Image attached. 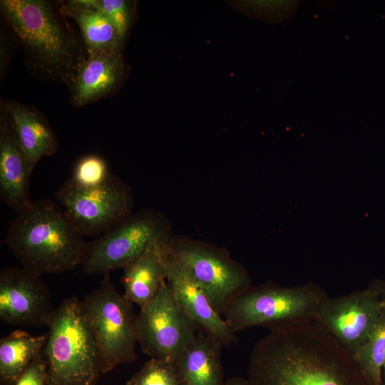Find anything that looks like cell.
<instances>
[{
	"instance_id": "22",
	"label": "cell",
	"mask_w": 385,
	"mask_h": 385,
	"mask_svg": "<svg viewBox=\"0 0 385 385\" xmlns=\"http://www.w3.org/2000/svg\"><path fill=\"white\" fill-rule=\"evenodd\" d=\"M112 175L103 158L89 154L76 161L68 180L76 187L89 189L104 185Z\"/></svg>"
},
{
	"instance_id": "7",
	"label": "cell",
	"mask_w": 385,
	"mask_h": 385,
	"mask_svg": "<svg viewBox=\"0 0 385 385\" xmlns=\"http://www.w3.org/2000/svg\"><path fill=\"white\" fill-rule=\"evenodd\" d=\"M82 306L101 359V374L138 358L136 317L133 304L113 286L110 274L86 294Z\"/></svg>"
},
{
	"instance_id": "23",
	"label": "cell",
	"mask_w": 385,
	"mask_h": 385,
	"mask_svg": "<svg viewBox=\"0 0 385 385\" xmlns=\"http://www.w3.org/2000/svg\"><path fill=\"white\" fill-rule=\"evenodd\" d=\"M126 385H180L174 362L151 358Z\"/></svg>"
},
{
	"instance_id": "28",
	"label": "cell",
	"mask_w": 385,
	"mask_h": 385,
	"mask_svg": "<svg viewBox=\"0 0 385 385\" xmlns=\"http://www.w3.org/2000/svg\"><path fill=\"white\" fill-rule=\"evenodd\" d=\"M225 385H247L246 379L240 376L230 378Z\"/></svg>"
},
{
	"instance_id": "18",
	"label": "cell",
	"mask_w": 385,
	"mask_h": 385,
	"mask_svg": "<svg viewBox=\"0 0 385 385\" xmlns=\"http://www.w3.org/2000/svg\"><path fill=\"white\" fill-rule=\"evenodd\" d=\"M9 113L19 141L35 165L43 157L53 155L58 147L57 138L43 115L19 102L1 101Z\"/></svg>"
},
{
	"instance_id": "1",
	"label": "cell",
	"mask_w": 385,
	"mask_h": 385,
	"mask_svg": "<svg viewBox=\"0 0 385 385\" xmlns=\"http://www.w3.org/2000/svg\"><path fill=\"white\" fill-rule=\"evenodd\" d=\"M247 385H369L352 356L315 322L269 331L251 351Z\"/></svg>"
},
{
	"instance_id": "15",
	"label": "cell",
	"mask_w": 385,
	"mask_h": 385,
	"mask_svg": "<svg viewBox=\"0 0 385 385\" xmlns=\"http://www.w3.org/2000/svg\"><path fill=\"white\" fill-rule=\"evenodd\" d=\"M128 73L121 48L89 54L71 88L72 103L79 107L113 94Z\"/></svg>"
},
{
	"instance_id": "17",
	"label": "cell",
	"mask_w": 385,
	"mask_h": 385,
	"mask_svg": "<svg viewBox=\"0 0 385 385\" xmlns=\"http://www.w3.org/2000/svg\"><path fill=\"white\" fill-rule=\"evenodd\" d=\"M167 240L153 245L140 258L123 269V295L140 309L153 299L166 281L164 242Z\"/></svg>"
},
{
	"instance_id": "25",
	"label": "cell",
	"mask_w": 385,
	"mask_h": 385,
	"mask_svg": "<svg viewBox=\"0 0 385 385\" xmlns=\"http://www.w3.org/2000/svg\"><path fill=\"white\" fill-rule=\"evenodd\" d=\"M298 6L297 1H250L238 3V9L244 13L272 21L292 16Z\"/></svg>"
},
{
	"instance_id": "5",
	"label": "cell",
	"mask_w": 385,
	"mask_h": 385,
	"mask_svg": "<svg viewBox=\"0 0 385 385\" xmlns=\"http://www.w3.org/2000/svg\"><path fill=\"white\" fill-rule=\"evenodd\" d=\"M47 334L46 385H96L101 374L100 355L78 297L63 299Z\"/></svg>"
},
{
	"instance_id": "2",
	"label": "cell",
	"mask_w": 385,
	"mask_h": 385,
	"mask_svg": "<svg viewBox=\"0 0 385 385\" xmlns=\"http://www.w3.org/2000/svg\"><path fill=\"white\" fill-rule=\"evenodd\" d=\"M1 10L25 51L30 66L70 88L88 58L87 48L68 22L64 3L3 0Z\"/></svg>"
},
{
	"instance_id": "6",
	"label": "cell",
	"mask_w": 385,
	"mask_h": 385,
	"mask_svg": "<svg viewBox=\"0 0 385 385\" xmlns=\"http://www.w3.org/2000/svg\"><path fill=\"white\" fill-rule=\"evenodd\" d=\"M165 247L222 316L230 302L252 285L246 267L224 247L182 235H172Z\"/></svg>"
},
{
	"instance_id": "3",
	"label": "cell",
	"mask_w": 385,
	"mask_h": 385,
	"mask_svg": "<svg viewBox=\"0 0 385 385\" xmlns=\"http://www.w3.org/2000/svg\"><path fill=\"white\" fill-rule=\"evenodd\" d=\"M3 242L21 267L40 276L81 266L87 245L60 205L48 198L17 212Z\"/></svg>"
},
{
	"instance_id": "20",
	"label": "cell",
	"mask_w": 385,
	"mask_h": 385,
	"mask_svg": "<svg viewBox=\"0 0 385 385\" xmlns=\"http://www.w3.org/2000/svg\"><path fill=\"white\" fill-rule=\"evenodd\" d=\"M68 16L78 24L89 54L121 48L124 38L101 11L83 5L79 0L64 3Z\"/></svg>"
},
{
	"instance_id": "10",
	"label": "cell",
	"mask_w": 385,
	"mask_h": 385,
	"mask_svg": "<svg viewBox=\"0 0 385 385\" xmlns=\"http://www.w3.org/2000/svg\"><path fill=\"white\" fill-rule=\"evenodd\" d=\"M199 330L178 304L166 281L136 317L138 344L151 358L175 362Z\"/></svg>"
},
{
	"instance_id": "19",
	"label": "cell",
	"mask_w": 385,
	"mask_h": 385,
	"mask_svg": "<svg viewBox=\"0 0 385 385\" xmlns=\"http://www.w3.org/2000/svg\"><path fill=\"white\" fill-rule=\"evenodd\" d=\"M48 334L32 335L23 329L11 332L0 339V376L14 385L29 364L43 351Z\"/></svg>"
},
{
	"instance_id": "27",
	"label": "cell",
	"mask_w": 385,
	"mask_h": 385,
	"mask_svg": "<svg viewBox=\"0 0 385 385\" xmlns=\"http://www.w3.org/2000/svg\"><path fill=\"white\" fill-rule=\"evenodd\" d=\"M370 285L380 293L383 306L385 307V281L375 279Z\"/></svg>"
},
{
	"instance_id": "21",
	"label": "cell",
	"mask_w": 385,
	"mask_h": 385,
	"mask_svg": "<svg viewBox=\"0 0 385 385\" xmlns=\"http://www.w3.org/2000/svg\"><path fill=\"white\" fill-rule=\"evenodd\" d=\"M352 357L369 385H384L381 370L385 360V307L366 341Z\"/></svg>"
},
{
	"instance_id": "9",
	"label": "cell",
	"mask_w": 385,
	"mask_h": 385,
	"mask_svg": "<svg viewBox=\"0 0 385 385\" xmlns=\"http://www.w3.org/2000/svg\"><path fill=\"white\" fill-rule=\"evenodd\" d=\"M64 214L84 237L101 235L132 214L130 187L115 175L104 185L89 189L67 180L55 192Z\"/></svg>"
},
{
	"instance_id": "29",
	"label": "cell",
	"mask_w": 385,
	"mask_h": 385,
	"mask_svg": "<svg viewBox=\"0 0 385 385\" xmlns=\"http://www.w3.org/2000/svg\"><path fill=\"white\" fill-rule=\"evenodd\" d=\"M383 367H384V385H385V360H384V363Z\"/></svg>"
},
{
	"instance_id": "26",
	"label": "cell",
	"mask_w": 385,
	"mask_h": 385,
	"mask_svg": "<svg viewBox=\"0 0 385 385\" xmlns=\"http://www.w3.org/2000/svg\"><path fill=\"white\" fill-rule=\"evenodd\" d=\"M47 364L43 351L29 364L14 385H46Z\"/></svg>"
},
{
	"instance_id": "16",
	"label": "cell",
	"mask_w": 385,
	"mask_h": 385,
	"mask_svg": "<svg viewBox=\"0 0 385 385\" xmlns=\"http://www.w3.org/2000/svg\"><path fill=\"white\" fill-rule=\"evenodd\" d=\"M222 346L215 338L199 330L193 342L174 362L180 385H225Z\"/></svg>"
},
{
	"instance_id": "4",
	"label": "cell",
	"mask_w": 385,
	"mask_h": 385,
	"mask_svg": "<svg viewBox=\"0 0 385 385\" xmlns=\"http://www.w3.org/2000/svg\"><path fill=\"white\" fill-rule=\"evenodd\" d=\"M328 298L313 282L293 287L272 282L252 284L230 302L222 317L234 334L252 327L277 330L314 322Z\"/></svg>"
},
{
	"instance_id": "14",
	"label": "cell",
	"mask_w": 385,
	"mask_h": 385,
	"mask_svg": "<svg viewBox=\"0 0 385 385\" xmlns=\"http://www.w3.org/2000/svg\"><path fill=\"white\" fill-rule=\"evenodd\" d=\"M165 247V243H164ZM166 282L184 312L199 329L213 337L223 346L238 342L222 315L212 307L207 295L168 253L165 247Z\"/></svg>"
},
{
	"instance_id": "11",
	"label": "cell",
	"mask_w": 385,
	"mask_h": 385,
	"mask_svg": "<svg viewBox=\"0 0 385 385\" xmlns=\"http://www.w3.org/2000/svg\"><path fill=\"white\" fill-rule=\"evenodd\" d=\"M380 293L369 285L364 290L325 300L314 322L351 356L366 341L382 309Z\"/></svg>"
},
{
	"instance_id": "8",
	"label": "cell",
	"mask_w": 385,
	"mask_h": 385,
	"mask_svg": "<svg viewBox=\"0 0 385 385\" xmlns=\"http://www.w3.org/2000/svg\"><path fill=\"white\" fill-rule=\"evenodd\" d=\"M172 235V223L163 212L143 209L87 242L81 266L88 274H110L123 269Z\"/></svg>"
},
{
	"instance_id": "12",
	"label": "cell",
	"mask_w": 385,
	"mask_h": 385,
	"mask_svg": "<svg viewBox=\"0 0 385 385\" xmlns=\"http://www.w3.org/2000/svg\"><path fill=\"white\" fill-rule=\"evenodd\" d=\"M56 308L41 276L23 267L0 272V319L11 326L49 327Z\"/></svg>"
},
{
	"instance_id": "24",
	"label": "cell",
	"mask_w": 385,
	"mask_h": 385,
	"mask_svg": "<svg viewBox=\"0 0 385 385\" xmlns=\"http://www.w3.org/2000/svg\"><path fill=\"white\" fill-rule=\"evenodd\" d=\"M85 6L102 12L125 38L130 26L133 3L124 0H79Z\"/></svg>"
},
{
	"instance_id": "13",
	"label": "cell",
	"mask_w": 385,
	"mask_h": 385,
	"mask_svg": "<svg viewBox=\"0 0 385 385\" xmlns=\"http://www.w3.org/2000/svg\"><path fill=\"white\" fill-rule=\"evenodd\" d=\"M36 165L24 153L12 120L1 103L0 112V197L16 211L33 201L30 195L32 172Z\"/></svg>"
}]
</instances>
